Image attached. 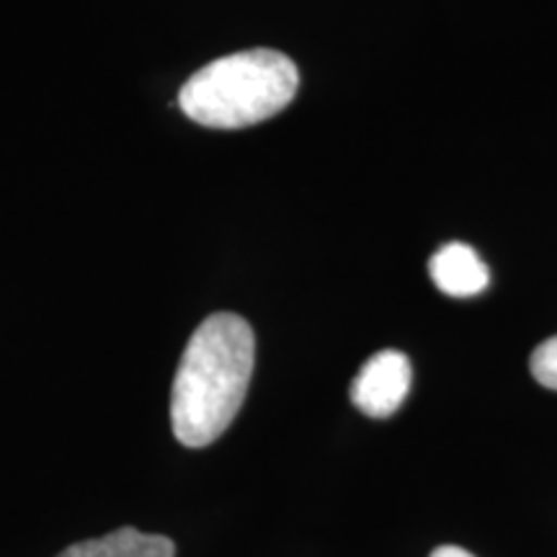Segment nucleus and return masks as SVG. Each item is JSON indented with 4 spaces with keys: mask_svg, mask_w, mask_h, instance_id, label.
<instances>
[{
    "mask_svg": "<svg viewBox=\"0 0 557 557\" xmlns=\"http://www.w3.org/2000/svg\"><path fill=\"white\" fill-rule=\"evenodd\" d=\"M58 557H176V545L163 534H145L135 527H122L103 537L75 542Z\"/></svg>",
    "mask_w": 557,
    "mask_h": 557,
    "instance_id": "obj_5",
    "label": "nucleus"
},
{
    "mask_svg": "<svg viewBox=\"0 0 557 557\" xmlns=\"http://www.w3.org/2000/svg\"><path fill=\"white\" fill-rule=\"evenodd\" d=\"M431 278L447 297H475L487 287L491 274L480 256L465 243H447L431 256Z\"/></svg>",
    "mask_w": 557,
    "mask_h": 557,
    "instance_id": "obj_4",
    "label": "nucleus"
},
{
    "mask_svg": "<svg viewBox=\"0 0 557 557\" xmlns=\"http://www.w3.org/2000/svg\"><path fill=\"white\" fill-rule=\"evenodd\" d=\"M431 557H475V555L468 553V549H462V547L444 545V547H436L434 553H431Z\"/></svg>",
    "mask_w": 557,
    "mask_h": 557,
    "instance_id": "obj_7",
    "label": "nucleus"
},
{
    "mask_svg": "<svg viewBox=\"0 0 557 557\" xmlns=\"http://www.w3.org/2000/svg\"><path fill=\"white\" fill-rule=\"evenodd\" d=\"M529 367H532V377L540 385H545L547 389H557V336L547 338L545 344L534 348Z\"/></svg>",
    "mask_w": 557,
    "mask_h": 557,
    "instance_id": "obj_6",
    "label": "nucleus"
},
{
    "mask_svg": "<svg viewBox=\"0 0 557 557\" xmlns=\"http://www.w3.org/2000/svg\"><path fill=\"white\" fill-rule=\"evenodd\" d=\"M299 88L297 65L276 50H248L209 62L178 94V107L209 129L253 127L287 109Z\"/></svg>",
    "mask_w": 557,
    "mask_h": 557,
    "instance_id": "obj_2",
    "label": "nucleus"
},
{
    "mask_svg": "<svg viewBox=\"0 0 557 557\" xmlns=\"http://www.w3.org/2000/svg\"><path fill=\"white\" fill-rule=\"evenodd\" d=\"M256 361L250 325L214 312L194 331L171 393V426L184 447L201 449L225 434L246 400Z\"/></svg>",
    "mask_w": 557,
    "mask_h": 557,
    "instance_id": "obj_1",
    "label": "nucleus"
},
{
    "mask_svg": "<svg viewBox=\"0 0 557 557\" xmlns=\"http://www.w3.org/2000/svg\"><path fill=\"white\" fill-rule=\"evenodd\" d=\"M413 369L403 351L385 348L364 361L351 382V403L369 418H389L406 403Z\"/></svg>",
    "mask_w": 557,
    "mask_h": 557,
    "instance_id": "obj_3",
    "label": "nucleus"
}]
</instances>
